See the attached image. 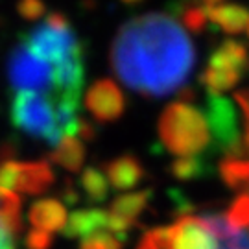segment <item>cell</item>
I'll return each mask as SVG.
<instances>
[{
    "label": "cell",
    "mask_w": 249,
    "mask_h": 249,
    "mask_svg": "<svg viewBox=\"0 0 249 249\" xmlns=\"http://www.w3.org/2000/svg\"><path fill=\"white\" fill-rule=\"evenodd\" d=\"M8 74L17 92H41L55 100V67L30 53L22 43L15 46V50L11 52Z\"/></svg>",
    "instance_id": "8992f818"
},
{
    "label": "cell",
    "mask_w": 249,
    "mask_h": 249,
    "mask_svg": "<svg viewBox=\"0 0 249 249\" xmlns=\"http://www.w3.org/2000/svg\"><path fill=\"white\" fill-rule=\"evenodd\" d=\"M0 222L13 232L20 231V197L6 188L0 187Z\"/></svg>",
    "instance_id": "d6986e66"
},
{
    "label": "cell",
    "mask_w": 249,
    "mask_h": 249,
    "mask_svg": "<svg viewBox=\"0 0 249 249\" xmlns=\"http://www.w3.org/2000/svg\"><path fill=\"white\" fill-rule=\"evenodd\" d=\"M203 222L218 240V249H249V229L234 227L225 214H205Z\"/></svg>",
    "instance_id": "8fae6325"
},
{
    "label": "cell",
    "mask_w": 249,
    "mask_h": 249,
    "mask_svg": "<svg viewBox=\"0 0 249 249\" xmlns=\"http://www.w3.org/2000/svg\"><path fill=\"white\" fill-rule=\"evenodd\" d=\"M242 72L236 71H218V69H207L201 76V83H203L209 94H220L223 90L232 89L238 81H240Z\"/></svg>",
    "instance_id": "44dd1931"
},
{
    "label": "cell",
    "mask_w": 249,
    "mask_h": 249,
    "mask_svg": "<svg viewBox=\"0 0 249 249\" xmlns=\"http://www.w3.org/2000/svg\"><path fill=\"white\" fill-rule=\"evenodd\" d=\"M11 120L20 131L57 146L65 139L59 106L46 94L20 90L11 104Z\"/></svg>",
    "instance_id": "3957f363"
},
{
    "label": "cell",
    "mask_w": 249,
    "mask_h": 249,
    "mask_svg": "<svg viewBox=\"0 0 249 249\" xmlns=\"http://www.w3.org/2000/svg\"><path fill=\"white\" fill-rule=\"evenodd\" d=\"M80 249H122V242L111 232H96L83 238Z\"/></svg>",
    "instance_id": "d4e9b609"
},
{
    "label": "cell",
    "mask_w": 249,
    "mask_h": 249,
    "mask_svg": "<svg viewBox=\"0 0 249 249\" xmlns=\"http://www.w3.org/2000/svg\"><path fill=\"white\" fill-rule=\"evenodd\" d=\"M106 178L116 190H129L144 178L141 160L133 155H122L106 164Z\"/></svg>",
    "instance_id": "4fadbf2b"
},
{
    "label": "cell",
    "mask_w": 249,
    "mask_h": 249,
    "mask_svg": "<svg viewBox=\"0 0 249 249\" xmlns=\"http://www.w3.org/2000/svg\"><path fill=\"white\" fill-rule=\"evenodd\" d=\"M24 246L28 249H50V246H52V234L41 231V229H32L26 234Z\"/></svg>",
    "instance_id": "4316f807"
},
{
    "label": "cell",
    "mask_w": 249,
    "mask_h": 249,
    "mask_svg": "<svg viewBox=\"0 0 249 249\" xmlns=\"http://www.w3.org/2000/svg\"><path fill=\"white\" fill-rule=\"evenodd\" d=\"M151 197V190H139L118 196L111 203V214L120 216L129 222H137V216L148 207V201Z\"/></svg>",
    "instance_id": "ac0fdd59"
},
{
    "label": "cell",
    "mask_w": 249,
    "mask_h": 249,
    "mask_svg": "<svg viewBox=\"0 0 249 249\" xmlns=\"http://www.w3.org/2000/svg\"><path fill=\"white\" fill-rule=\"evenodd\" d=\"M22 45L30 53L53 67L83 57L80 41L61 13H50L41 26H37L24 37Z\"/></svg>",
    "instance_id": "277c9868"
},
{
    "label": "cell",
    "mask_w": 249,
    "mask_h": 249,
    "mask_svg": "<svg viewBox=\"0 0 249 249\" xmlns=\"http://www.w3.org/2000/svg\"><path fill=\"white\" fill-rule=\"evenodd\" d=\"M196 63L185 28L166 13L127 20L111 46V67L135 92L159 98L181 89Z\"/></svg>",
    "instance_id": "6da1fadb"
},
{
    "label": "cell",
    "mask_w": 249,
    "mask_h": 249,
    "mask_svg": "<svg viewBox=\"0 0 249 249\" xmlns=\"http://www.w3.org/2000/svg\"><path fill=\"white\" fill-rule=\"evenodd\" d=\"M201 9L207 18L220 26L227 34H240L249 26V11L236 4H222V2H203Z\"/></svg>",
    "instance_id": "30bf717a"
},
{
    "label": "cell",
    "mask_w": 249,
    "mask_h": 249,
    "mask_svg": "<svg viewBox=\"0 0 249 249\" xmlns=\"http://www.w3.org/2000/svg\"><path fill=\"white\" fill-rule=\"evenodd\" d=\"M181 18H183V24L190 30V32H201L207 24V15L201 9V6H192V8H187L183 13H181Z\"/></svg>",
    "instance_id": "484cf974"
},
{
    "label": "cell",
    "mask_w": 249,
    "mask_h": 249,
    "mask_svg": "<svg viewBox=\"0 0 249 249\" xmlns=\"http://www.w3.org/2000/svg\"><path fill=\"white\" fill-rule=\"evenodd\" d=\"M170 227L174 249H218V240L201 216H181Z\"/></svg>",
    "instance_id": "9c48e42d"
},
{
    "label": "cell",
    "mask_w": 249,
    "mask_h": 249,
    "mask_svg": "<svg viewBox=\"0 0 249 249\" xmlns=\"http://www.w3.org/2000/svg\"><path fill=\"white\" fill-rule=\"evenodd\" d=\"M137 249H174L172 227H155L146 231Z\"/></svg>",
    "instance_id": "603a6c76"
},
{
    "label": "cell",
    "mask_w": 249,
    "mask_h": 249,
    "mask_svg": "<svg viewBox=\"0 0 249 249\" xmlns=\"http://www.w3.org/2000/svg\"><path fill=\"white\" fill-rule=\"evenodd\" d=\"M170 172L174 178H178L179 181H190V179L201 178L205 174V162L197 155L192 157H179L172 162Z\"/></svg>",
    "instance_id": "7402d4cb"
},
{
    "label": "cell",
    "mask_w": 249,
    "mask_h": 249,
    "mask_svg": "<svg viewBox=\"0 0 249 249\" xmlns=\"http://www.w3.org/2000/svg\"><path fill=\"white\" fill-rule=\"evenodd\" d=\"M205 118L216 148L223 151L227 157L242 159L246 155L242 141L244 137L240 135V120L236 107L231 100L222 94H209Z\"/></svg>",
    "instance_id": "5b68a950"
},
{
    "label": "cell",
    "mask_w": 249,
    "mask_h": 249,
    "mask_svg": "<svg viewBox=\"0 0 249 249\" xmlns=\"http://www.w3.org/2000/svg\"><path fill=\"white\" fill-rule=\"evenodd\" d=\"M0 249H15L13 248V232L2 222H0Z\"/></svg>",
    "instance_id": "f1b7e54d"
},
{
    "label": "cell",
    "mask_w": 249,
    "mask_h": 249,
    "mask_svg": "<svg viewBox=\"0 0 249 249\" xmlns=\"http://www.w3.org/2000/svg\"><path fill=\"white\" fill-rule=\"evenodd\" d=\"M30 223L34 225V229H41L45 232L59 231L67 225V211L65 205L57 199H41L32 205L30 213H28Z\"/></svg>",
    "instance_id": "5bb4252c"
},
{
    "label": "cell",
    "mask_w": 249,
    "mask_h": 249,
    "mask_svg": "<svg viewBox=\"0 0 249 249\" xmlns=\"http://www.w3.org/2000/svg\"><path fill=\"white\" fill-rule=\"evenodd\" d=\"M94 127L87 122V120H80V127H78V135H80L81 139H85V141H92L94 139Z\"/></svg>",
    "instance_id": "4dcf8cb0"
},
{
    "label": "cell",
    "mask_w": 249,
    "mask_h": 249,
    "mask_svg": "<svg viewBox=\"0 0 249 249\" xmlns=\"http://www.w3.org/2000/svg\"><path fill=\"white\" fill-rule=\"evenodd\" d=\"M50 160L69 172H78L85 162V144L76 137H67L50 153Z\"/></svg>",
    "instance_id": "2e32d148"
},
{
    "label": "cell",
    "mask_w": 249,
    "mask_h": 249,
    "mask_svg": "<svg viewBox=\"0 0 249 249\" xmlns=\"http://www.w3.org/2000/svg\"><path fill=\"white\" fill-rule=\"evenodd\" d=\"M81 187L85 190V194L89 197V201L92 203H100L104 201L109 194V183L107 178L102 174V170L89 166L85 168V172L81 174Z\"/></svg>",
    "instance_id": "ffe728a7"
},
{
    "label": "cell",
    "mask_w": 249,
    "mask_h": 249,
    "mask_svg": "<svg viewBox=\"0 0 249 249\" xmlns=\"http://www.w3.org/2000/svg\"><path fill=\"white\" fill-rule=\"evenodd\" d=\"M55 181L50 164L45 160L34 162H18L13 159H6L0 162V187L20 192L26 196L45 194Z\"/></svg>",
    "instance_id": "52a82bcc"
},
{
    "label": "cell",
    "mask_w": 249,
    "mask_h": 249,
    "mask_svg": "<svg viewBox=\"0 0 249 249\" xmlns=\"http://www.w3.org/2000/svg\"><path fill=\"white\" fill-rule=\"evenodd\" d=\"M20 17L28 18V20H37L45 15V6L41 2H36V0H24L17 6Z\"/></svg>",
    "instance_id": "83f0119b"
},
{
    "label": "cell",
    "mask_w": 249,
    "mask_h": 249,
    "mask_svg": "<svg viewBox=\"0 0 249 249\" xmlns=\"http://www.w3.org/2000/svg\"><path fill=\"white\" fill-rule=\"evenodd\" d=\"M248 28H249V26H248ZM248 34H249V30H248Z\"/></svg>",
    "instance_id": "1f68e13d"
},
{
    "label": "cell",
    "mask_w": 249,
    "mask_h": 249,
    "mask_svg": "<svg viewBox=\"0 0 249 249\" xmlns=\"http://www.w3.org/2000/svg\"><path fill=\"white\" fill-rule=\"evenodd\" d=\"M125 100L115 81L98 80L85 92V109L98 122H115L124 113Z\"/></svg>",
    "instance_id": "ba28073f"
},
{
    "label": "cell",
    "mask_w": 249,
    "mask_h": 249,
    "mask_svg": "<svg viewBox=\"0 0 249 249\" xmlns=\"http://www.w3.org/2000/svg\"><path fill=\"white\" fill-rule=\"evenodd\" d=\"M61 194H63V199H65L67 203H71V205L78 203V192L74 190V187H72L71 181H67V183H65Z\"/></svg>",
    "instance_id": "f546056e"
},
{
    "label": "cell",
    "mask_w": 249,
    "mask_h": 249,
    "mask_svg": "<svg viewBox=\"0 0 249 249\" xmlns=\"http://www.w3.org/2000/svg\"><path fill=\"white\" fill-rule=\"evenodd\" d=\"M220 176L229 188L240 192V196H249V160L225 157L220 162Z\"/></svg>",
    "instance_id": "e0dca14e"
},
{
    "label": "cell",
    "mask_w": 249,
    "mask_h": 249,
    "mask_svg": "<svg viewBox=\"0 0 249 249\" xmlns=\"http://www.w3.org/2000/svg\"><path fill=\"white\" fill-rule=\"evenodd\" d=\"M107 218L109 213L102 209H78L69 216L63 234L67 238H87L100 229H107Z\"/></svg>",
    "instance_id": "7c38bea8"
},
{
    "label": "cell",
    "mask_w": 249,
    "mask_h": 249,
    "mask_svg": "<svg viewBox=\"0 0 249 249\" xmlns=\"http://www.w3.org/2000/svg\"><path fill=\"white\" fill-rule=\"evenodd\" d=\"M248 50L246 46L236 43V41H223L218 46L209 59V67L211 69H218V71H236L242 72L248 67Z\"/></svg>",
    "instance_id": "9a60e30c"
},
{
    "label": "cell",
    "mask_w": 249,
    "mask_h": 249,
    "mask_svg": "<svg viewBox=\"0 0 249 249\" xmlns=\"http://www.w3.org/2000/svg\"><path fill=\"white\" fill-rule=\"evenodd\" d=\"M227 220L238 227V229H249V196H238L232 201L231 209L225 213Z\"/></svg>",
    "instance_id": "cb8c5ba5"
},
{
    "label": "cell",
    "mask_w": 249,
    "mask_h": 249,
    "mask_svg": "<svg viewBox=\"0 0 249 249\" xmlns=\"http://www.w3.org/2000/svg\"><path fill=\"white\" fill-rule=\"evenodd\" d=\"M159 137L164 148L179 157H192L211 142L205 115L187 102L170 104L159 118Z\"/></svg>",
    "instance_id": "7a4b0ae2"
}]
</instances>
